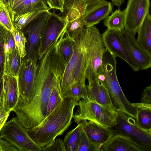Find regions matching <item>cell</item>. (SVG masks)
I'll return each instance as SVG.
<instances>
[{"label": "cell", "mask_w": 151, "mask_h": 151, "mask_svg": "<svg viewBox=\"0 0 151 151\" xmlns=\"http://www.w3.org/2000/svg\"><path fill=\"white\" fill-rule=\"evenodd\" d=\"M62 73L49 56H44L39 61L33 94L30 102L14 111L25 128L35 127L46 116L49 98L54 87L60 83Z\"/></svg>", "instance_id": "6da1fadb"}, {"label": "cell", "mask_w": 151, "mask_h": 151, "mask_svg": "<svg viewBox=\"0 0 151 151\" xmlns=\"http://www.w3.org/2000/svg\"><path fill=\"white\" fill-rule=\"evenodd\" d=\"M79 99L63 97L62 101L38 125L27 129L32 140L42 148L61 135L72 123L73 110Z\"/></svg>", "instance_id": "7a4b0ae2"}, {"label": "cell", "mask_w": 151, "mask_h": 151, "mask_svg": "<svg viewBox=\"0 0 151 151\" xmlns=\"http://www.w3.org/2000/svg\"><path fill=\"white\" fill-rule=\"evenodd\" d=\"M75 41L72 56L65 68L60 81L62 97L76 85L86 84V71L89 62L85 28Z\"/></svg>", "instance_id": "3957f363"}, {"label": "cell", "mask_w": 151, "mask_h": 151, "mask_svg": "<svg viewBox=\"0 0 151 151\" xmlns=\"http://www.w3.org/2000/svg\"><path fill=\"white\" fill-rule=\"evenodd\" d=\"M86 44L89 64L86 71L87 79L94 80L104 74L102 58L106 48L102 35L94 26L85 28Z\"/></svg>", "instance_id": "277c9868"}, {"label": "cell", "mask_w": 151, "mask_h": 151, "mask_svg": "<svg viewBox=\"0 0 151 151\" xmlns=\"http://www.w3.org/2000/svg\"><path fill=\"white\" fill-rule=\"evenodd\" d=\"M38 60L37 58H22L17 76L19 98L12 111L22 107L31 101L36 81Z\"/></svg>", "instance_id": "5b68a950"}, {"label": "cell", "mask_w": 151, "mask_h": 151, "mask_svg": "<svg viewBox=\"0 0 151 151\" xmlns=\"http://www.w3.org/2000/svg\"><path fill=\"white\" fill-rule=\"evenodd\" d=\"M77 106L78 109L73 117L77 124L86 120L109 128L116 123L117 112L115 110L84 99L80 100Z\"/></svg>", "instance_id": "8992f818"}, {"label": "cell", "mask_w": 151, "mask_h": 151, "mask_svg": "<svg viewBox=\"0 0 151 151\" xmlns=\"http://www.w3.org/2000/svg\"><path fill=\"white\" fill-rule=\"evenodd\" d=\"M0 137L9 142L19 151H42L28 134L17 117L6 122L0 131Z\"/></svg>", "instance_id": "52a82bcc"}, {"label": "cell", "mask_w": 151, "mask_h": 151, "mask_svg": "<svg viewBox=\"0 0 151 151\" xmlns=\"http://www.w3.org/2000/svg\"><path fill=\"white\" fill-rule=\"evenodd\" d=\"M117 112L116 124L109 127L114 135L120 134L125 135L151 151V132L140 127L132 117L120 111Z\"/></svg>", "instance_id": "ba28073f"}, {"label": "cell", "mask_w": 151, "mask_h": 151, "mask_svg": "<svg viewBox=\"0 0 151 151\" xmlns=\"http://www.w3.org/2000/svg\"><path fill=\"white\" fill-rule=\"evenodd\" d=\"M104 74L105 79L103 83L107 89L114 109L135 119L136 109L122 90L117 78L116 69L108 68L104 70Z\"/></svg>", "instance_id": "9c48e42d"}, {"label": "cell", "mask_w": 151, "mask_h": 151, "mask_svg": "<svg viewBox=\"0 0 151 151\" xmlns=\"http://www.w3.org/2000/svg\"><path fill=\"white\" fill-rule=\"evenodd\" d=\"M68 23L65 16L51 13L40 43L38 52L39 60L58 41Z\"/></svg>", "instance_id": "30bf717a"}, {"label": "cell", "mask_w": 151, "mask_h": 151, "mask_svg": "<svg viewBox=\"0 0 151 151\" xmlns=\"http://www.w3.org/2000/svg\"><path fill=\"white\" fill-rule=\"evenodd\" d=\"M51 14V12L49 11L47 12L26 26L27 27L25 37L27 40L26 46L27 54L24 57L26 58H37L39 59L38 52L40 43Z\"/></svg>", "instance_id": "8fae6325"}, {"label": "cell", "mask_w": 151, "mask_h": 151, "mask_svg": "<svg viewBox=\"0 0 151 151\" xmlns=\"http://www.w3.org/2000/svg\"><path fill=\"white\" fill-rule=\"evenodd\" d=\"M150 0H128L125 10L124 29L135 36L147 14Z\"/></svg>", "instance_id": "7c38bea8"}, {"label": "cell", "mask_w": 151, "mask_h": 151, "mask_svg": "<svg viewBox=\"0 0 151 151\" xmlns=\"http://www.w3.org/2000/svg\"><path fill=\"white\" fill-rule=\"evenodd\" d=\"M106 49L115 57L125 61L135 71L140 69L129 54L124 44L122 32L107 28L101 35Z\"/></svg>", "instance_id": "4fadbf2b"}, {"label": "cell", "mask_w": 151, "mask_h": 151, "mask_svg": "<svg viewBox=\"0 0 151 151\" xmlns=\"http://www.w3.org/2000/svg\"><path fill=\"white\" fill-rule=\"evenodd\" d=\"M108 2L105 0H72L65 4L63 13L69 22L77 18L83 20Z\"/></svg>", "instance_id": "5bb4252c"}, {"label": "cell", "mask_w": 151, "mask_h": 151, "mask_svg": "<svg viewBox=\"0 0 151 151\" xmlns=\"http://www.w3.org/2000/svg\"><path fill=\"white\" fill-rule=\"evenodd\" d=\"M121 32L126 48L139 69L145 70L150 68L151 66V55L139 45L134 35L125 29Z\"/></svg>", "instance_id": "9a60e30c"}, {"label": "cell", "mask_w": 151, "mask_h": 151, "mask_svg": "<svg viewBox=\"0 0 151 151\" xmlns=\"http://www.w3.org/2000/svg\"><path fill=\"white\" fill-rule=\"evenodd\" d=\"M3 87L0 94V107L6 112H11L17 105L19 98L17 77L4 74Z\"/></svg>", "instance_id": "2e32d148"}, {"label": "cell", "mask_w": 151, "mask_h": 151, "mask_svg": "<svg viewBox=\"0 0 151 151\" xmlns=\"http://www.w3.org/2000/svg\"><path fill=\"white\" fill-rule=\"evenodd\" d=\"M88 85L86 86L89 101L115 110L104 83L98 78L95 80H88Z\"/></svg>", "instance_id": "e0dca14e"}, {"label": "cell", "mask_w": 151, "mask_h": 151, "mask_svg": "<svg viewBox=\"0 0 151 151\" xmlns=\"http://www.w3.org/2000/svg\"><path fill=\"white\" fill-rule=\"evenodd\" d=\"M104 151H149L130 137L122 134H114L111 139L102 146Z\"/></svg>", "instance_id": "ac0fdd59"}, {"label": "cell", "mask_w": 151, "mask_h": 151, "mask_svg": "<svg viewBox=\"0 0 151 151\" xmlns=\"http://www.w3.org/2000/svg\"><path fill=\"white\" fill-rule=\"evenodd\" d=\"M83 121L84 130L89 138L96 144L103 146L114 135L112 132L108 127L91 121Z\"/></svg>", "instance_id": "d6986e66"}, {"label": "cell", "mask_w": 151, "mask_h": 151, "mask_svg": "<svg viewBox=\"0 0 151 151\" xmlns=\"http://www.w3.org/2000/svg\"><path fill=\"white\" fill-rule=\"evenodd\" d=\"M50 9L45 0H19L9 12L13 21L16 15L33 11H49Z\"/></svg>", "instance_id": "ffe728a7"}, {"label": "cell", "mask_w": 151, "mask_h": 151, "mask_svg": "<svg viewBox=\"0 0 151 151\" xmlns=\"http://www.w3.org/2000/svg\"><path fill=\"white\" fill-rule=\"evenodd\" d=\"M136 110L137 124L143 130L151 132V104L142 102L131 104Z\"/></svg>", "instance_id": "44dd1931"}, {"label": "cell", "mask_w": 151, "mask_h": 151, "mask_svg": "<svg viewBox=\"0 0 151 151\" xmlns=\"http://www.w3.org/2000/svg\"><path fill=\"white\" fill-rule=\"evenodd\" d=\"M137 33V42L146 51L151 55V17L149 13L147 15Z\"/></svg>", "instance_id": "7402d4cb"}, {"label": "cell", "mask_w": 151, "mask_h": 151, "mask_svg": "<svg viewBox=\"0 0 151 151\" xmlns=\"http://www.w3.org/2000/svg\"><path fill=\"white\" fill-rule=\"evenodd\" d=\"M4 74L17 77L20 70L22 58L17 48L11 52H4Z\"/></svg>", "instance_id": "603a6c76"}, {"label": "cell", "mask_w": 151, "mask_h": 151, "mask_svg": "<svg viewBox=\"0 0 151 151\" xmlns=\"http://www.w3.org/2000/svg\"><path fill=\"white\" fill-rule=\"evenodd\" d=\"M65 30L57 42L56 46L62 60L66 66L72 56L75 41L68 36Z\"/></svg>", "instance_id": "cb8c5ba5"}, {"label": "cell", "mask_w": 151, "mask_h": 151, "mask_svg": "<svg viewBox=\"0 0 151 151\" xmlns=\"http://www.w3.org/2000/svg\"><path fill=\"white\" fill-rule=\"evenodd\" d=\"M113 6L111 3L108 2L86 17L83 20L85 27L94 26L105 19L113 12Z\"/></svg>", "instance_id": "d4e9b609"}, {"label": "cell", "mask_w": 151, "mask_h": 151, "mask_svg": "<svg viewBox=\"0 0 151 151\" xmlns=\"http://www.w3.org/2000/svg\"><path fill=\"white\" fill-rule=\"evenodd\" d=\"M125 21V10L118 8L105 19L103 23L107 29L121 32L124 29Z\"/></svg>", "instance_id": "484cf974"}, {"label": "cell", "mask_w": 151, "mask_h": 151, "mask_svg": "<svg viewBox=\"0 0 151 151\" xmlns=\"http://www.w3.org/2000/svg\"><path fill=\"white\" fill-rule=\"evenodd\" d=\"M73 129L68 132L63 140L66 151H77L81 134L84 127V121L77 124Z\"/></svg>", "instance_id": "4316f807"}, {"label": "cell", "mask_w": 151, "mask_h": 151, "mask_svg": "<svg viewBox=\"0 0 151 151\" xmlns=\"http://www.w3.org/2000/svg\"><path fill=\"white\" fill-rule=\"evenodd\" d=\"M47 12V11L43 10L33 11L16 15L14 18L13 22L14 25L22 30L32 22L43 15Z\"/></svg>", "instance_id": "83f0119b"}, {"label": "cell", "mask_w": 151, "mask_h": 151, "mask_svg": "<svg viewBox=\"0 0 151 151\" xmlns=\"http://www.w3.org/2000/svg\"><path fill=\"white\" fill-rule=\"evenodd\" d=\"M14 26V27L12 32L16 48L20 56L23 58L27 54L26 50L27 39L22 30L17 26Z\"/></svg>", "instance_id": "f1b7e54d"}, {"label": "cell", "mask_w": 151, "mask_h": 151, "mask_svg": "<svg viewBox=\"0 0 151 151\" xmlns=\"http://www.w3.org/2000/svg\"><path fill=\"white\" fill-rule=\"evenodd\" d=\"M0 24L11 32L14 27L6 3L3 1L0 2Z\"/></svg>", "instance_id": "f546056e"}, {"label": "cell", "mask_w": 151, "mask_h": 151, "mask_svg": "<svg viewBox=\"0 0 151 151\" xmlns=\"http://www.w3.org/2000/svg\"><path fill=\"white\" fill-rule=\"evenodd\" d=\"M102 146L93 142L88 137L83 129L77 151H102Z\"/></svg>", "instance_id": "4dcf8cb0"}, {"label": "cell", "mask_w": 151, "mask_h": 151, "mask_svg": "<svg viewBox=\"0 0 151 151\" xmlns=\"http://www.w3.org/2000/svg\"><path fill=\"white\" fill-rule=\"evenodd\" d=\"M63 99L60 83H59L54 87L51 93L48 103L46 117L51 113Z\"/></svg>", "instance_id": "1f68e13d"}, {"label": "cell", "mask_w": 151, "mask_h": 151, "mask_svg": "<svg viewBox=\"0 0 151 151\" xmlns=\"http://www.w3.org/2000/svg\"><path fill=\"white\" fill-rule=\"evenodd\" d=\"M85 28L83 20L78 18L68 22L65 32L69 37L75 40Z\"/></svg>", "instance_id": "d6a6232c"}, {"label": "cell", "mask_w": 151, "mask_h": 151, "mask_svg": "<svg viewBox=\"0 0 151 151\" xmlns=\"http://www.w3.org/2000/svg\"><path fill=\"white\" fill-rule=\"evenodd\" d=\"M69 97L77 99L81 98L86 101H89L86 84L79 83L72 87L63 96Z\"/></svg>", "instance_id": "836d02e7"}, {"label": "cell", "mask_w": 151, "mask_h": 151, "mask_svg": "<svg viewBox=\"0 0 151 151\" xmlns=\"http://www.w3.org/2000/svg\"><path fill=\"white\" fill-rule=\"evenodd\" d=\"M5 28L0 24V91L3 87L2 77L4 75L5 53L4 50V35Z\"/></svg>", "instance_id": "e575fe53"}, {"label": "cell", "mask_w": 151, "mask_h": 151, "mask_svg": "<svg viewBox=\"0 0 151 151\" xmlns=\"http://www.w3.org/2000/svg\"><path fill=\"white\" fill-rule=\"evenodd\" d=\"M16 48L12 32L5 29L4 35V52H11Z\"/></svg>", "instance_id": "d590c367"}, {"label": "cell", "mask_w": 151, "mask_h": 151, "mask_svg": "<svg viewBox=\"0 0 151 151\" xmlns=\"http://www.w3.org/2000/svg\"><path fill=\"white\" fill-rule=\"evenodd\" d=\"M43 151H66L63 141L61 139H55L47 145L42 148Z\"/></svg>", "instance_id": "8d00e7d4"}, {"label": "cell", "mask_w": 151, "mask_h": 151, "mask_svg": "<svg viewBox=\"0 0 151 151\" xmlns=\"http://www.w3.org/2000/svg\"><path fill=\"white\" fill-rule=\"evenodd\" d=\"M47 4L50 9L59 10L63 13L64 11V0H45Z\"/></svg>", "instance_id": "74e56055"}, {"label": "cell", "mask_w": 151, "mask_h": 151, "mask_svg": "<svg viewBox=\"0 0 151 151\" xmlns=\"http://www.w3.org/2000/svg\"><path fill=\"white\" fill-rule=\"evenodd\" d=\"M0 151H19V150L9 142L0 137Z\"/></svg>", "instance_id": "f35d334b"}, {"label": "cell", "mask_w": 151, "mask_h": 151, "mask_svg": "<svg viewBox=\"0 0 151 151\" xmlns=\"http://www.w3.org/2000/svg\"><path fill=\"white\" fill-rule=\"evenodd\" d=\"M142 102L151 104V86L146 87L143 90L141 99Z\"/></svg>", "instance_id": "ab89813d"}, {"label": "cell", "mask_w": 151, "mask_h": 151, "mask_svg": "<svg viewBox=\"0 0 151 151\" xmlns=\"http://www.w3.org/2000/svg\"><path fill=\"white\" fill-rule=\"evenodd\" d=\"M10 112L0 111V131L6 122Z\"/></svg>", "instance_id": "60d3db41"}, {"label": "cell", "mask_w": 151, "mask_h": 151, "mask_svg": "<svg viewBox=\"0 0 151 151\" xmlns=\"http://www.w3.org/2000/svg\"><path fill=\"white\" fill-rule=\"evenodd\" d=\"M113 6L115 5L119 8L122 4L124 3V0H111Z\"/></svg>", "instance_id": "b9f144b4"}, {"label": "cell", "mask_w": 151, "mask_h": 151, "mask_svg": "<svg viewBox=\"0 0 151 151\" xmlns=\"http://www.w3.org/2000/svg\"><path fill=\"white\" fill-rule=\"evenodd\" d=\"M19 0H7L6 4L10 11L14 5Z\"/></svg>", "instance_id": "7bdbcfd3"}, {"label": "cell", "mask_w": 151, "mask_h": 151, "mask_svg": "<svg viewBox=\"0 0 151 151\" xmlns=\"http://www.w3.org/2000/svg\"><path fill=\"white\" fill-rule=\"evenodd\" d=\"M97 78L102 81L103 82H104L105 80V77L104 75V74L99 75Z\"/></svg>", "instance_id": "ee69618b"}, {"label": "cell", "mask_w": 151, "mask_h": 151, "mask_svg": "<svg viewBox=\"0 0 151 151\" xmlns=\"http://www.w3.org/2000/svg\"><path fill=\"white\" fill-rule=\"evenodd\" d=\"M4 1V2H6V0H2Z\"/></svg>", "instance_id": "f6af8a7d"}, {"label": "cell", "mask_w": 151, "mask_h": 151, "mask_svg": "<svg viewBox=\"0 0 151 151\" xmlns=\"http://www.w3.org/2000/svg\"><path fill=\"white\" fill-rule=\"evenodd\" d=\"M3 1V0H0V1Z\"/></svg>", "instance_id": "bcb514c9"}, {"label": "cell", "mask_w": 151, "mask_h": 151, "mask_svg": "<svg viewBox=\"0 0 151 151\" xmlns=\"http://www.w3.org/2000/svg\"><path fill=\"white\" fill-rule=\"evenodd\" d=\"M1 91H0V94H1Z\"/></svg>", "instance_id": "7dc6e473"}]
</instances>
